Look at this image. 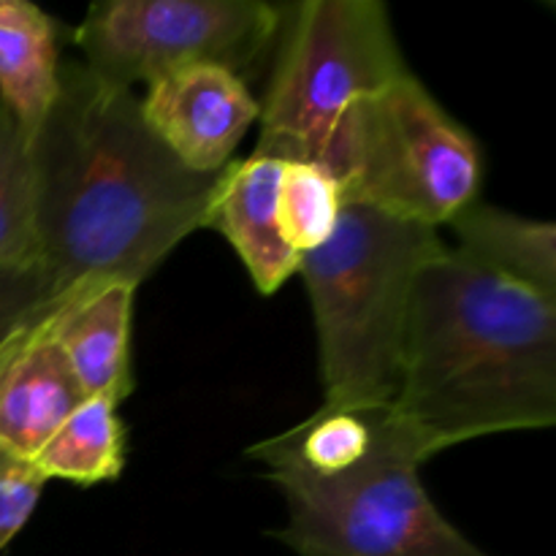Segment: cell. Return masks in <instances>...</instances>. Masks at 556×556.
<instances>
[{
  "mask_svg": "<svg viewBox=\"0 0 556 556\" xmlns=\"http://www.w3.org/2000/svg\"><path fill=\"white\" fill-rule=\"evenodd\" d=\"M286 11L291 20L253 155L320 163L351 103L410 71L378 0H307Z\"/></svg>",
  "mask_w": 556,
  "mask_h": 556,
  "instance_id": "8992f818",
  "label": "cell"
},
{
  "mask_svg": "<svg viewBox=\"0 0 556 556\" xmlns=\"http://www.w3.org/2000/svg\"><path fill=\"white\" fill-rule=\"evenodd\" d=\"M282 9L258 0H106L76 30L85 68L101 85L130 90L195 65L250 68L275 33Z\"/></svg>",
  "mask_w": 556,
  "mask_h": 556,
  "instance_id": "52a82bcc",
  "label": "cell"
},
{
  "mask_svg": "<svg viewBox=\"0 0 556 556\" xmlns=\"http://www.w3.org/2000/svg\"><path fill=\"white\" fill-rule=\"evenodd\" d=\"M139 106L157 141L204 177L231 163V152L261 112L242 76L220 65H195L152 81Z\"/></svg>",
  "mask_w": 556,
  "mask_h": 556,
  "instance_id": "ba28073f",
  "label": "cell"
},
{
  "mask_svg": "<svg viewBox=\"0 0 556 556\" xmlns=\"http://www.w3.org/2000/svg\"><path fill=\"white\" fill-rule=\"evenodd\" d=\"M282 492L277 532L299 556H492L424 492L432 454L394 405L331 407L250 448Z\"/></svg>",
  "mask_w": 556,
  "mask_h": 556,
  "instance_id": "3957f363",
  "label": "cell"
},
{
  "mask_svg": "<svg viewBox=\"0 0 556 556\" xmlns=\"http://www.w3.org/2000/svg\"><path fill=\"white\" fill-rule=\"evenodd\" d=\"M114 402L87 396L36 454L38 470L49 478L96 486L114 481L125 467V434Z\"/></svg>",
  "mask_w": 556,
  "mask_h": 556,
  "instance_id": "5bb4252c",
  "label": "cell"
},
{
  "mask_svg": "<svg viewBox=\"0 0 556 556\" xmlns=\"http://www.w3.org/2000/svg\"><path fill=\"white\" fill-rule=\"evenodd\" d=\"M47 302V275L38 261L22 266H0V362L22 334L43 324Z\"/></svg>",
  "mask_w": 556,
  "mask_h": 556,
  "instance_id": "e0dca14e",
  "label": "cell"
},
{
  "mask_svg": "<svg viewBox=\"0 0 556 556\" xmlns=\"http://www.w3.org/2000/svg\"><path fill=\"white\" fill-rule=\"evenodd\" d=\"M320 166L342 204L438 228L478 201L483 152L413 74L351 103Z\"/></svg>",
  "mask_w": 556,
  "mask_h": 556,
  "instance_id": "5b68a950",
  "label": "cell"
},
{
  "mask_svg": "<svg viewBox=\"0 0 556 556\" xmlns=\"http://www.w3.org/2000/svg\"><path fill=\"white\" fill-rule=\"evenodd\" d=\"M136 288L114 282L63 304L43 329L68 358L87 396L123 402L130 378V315Z\"/></svg>",
  "mask_w": 556,
  "mask_h": 556,
  "instance_id": "8fae6325",
  "label": "cell"
},
{
  "mask_svg": "<svg viewBox=\"0 0 556 556\" xmlns=\"http://www.w3.org/2000/svg\"><path fill=\"white\" fill-rule=\"evenodd\" d=\"M394 413L438 456L556 424V302L445 248L418 271Z\"/></svg>",
  "mask_w": 556,
  "mask_h": 556,
  "instance_id": "7a4b0ae2",
  "label": "cell"
},
{
  "mask_svg": "<svg viewBox=\"0 0 556 556\" xmlns=\"http://www.w3.org/2000/svg\"><path fill=\"white\" fill-rule=\"evenodd\" d=\"M282 161L253 155L228 163L217 177L206 226L217 228L242 258L261 293L280 291L299 271L302 255L288 248L277 223Z\"/></svg>",
  "mask_w": 556,
  "mask_h": 556,
  "instance_id": "30bf717a",
  "label": "cell"
},
{
  "mask_svg": "<svg viewBox=\"0 0 556 556\" xmlns=\"http://www.w3.org/2000/svg\"><path fill=\"white\" fill-rule=\"evenodd\" d=\"M58 22L25 0H0V103L27 139L60 92Z\"/></svg>",
  "mask_w": 556,
  "mask_h": 556,
  "instance_id": "7c38bea8",
  "label": "cell"
},
{
  "mask_svg": "<svg viewBox=\"0 0 556 556\" xmlns=\"http://www.w3.org/2000/svg\"><path fill=\"white\" fill-rule=\"evenodd\" d=\"M47 476L27 456L0 445V552L36 510Z\"/></svg>",
  "mask_w": 556,
  "mask_h": 556,
  "instance_id": "ac0fdd59",
  "label": "cell"
},
{
  "mask_svg": "<svg viewBox=\"0 0 556 556\" xmlns=\"http://www.w3.org/2000/svg\"><path fill=\"white\" fill-rule=\"evenodd\" d=\"M445 250L438 228L345 204L329 242L299 261L331 407L391 405L418 271Z\"/></svg>",
  "mask_w": 556,
  "mask_h": 556,
  "instance_id": "277c9868",
  "label": "cell"
},
{
  "mask_svg": "<svg viewBox=\"0 0 556 556\" xmlns=\"http://www.w3.org/2000/svg\"><path fill=\"white\" fill-rule=\"evenodd\" d=\"M36 261V172L30 139L0 103V266Z\"/></svg>",
  "mask_w": 556,
  "mask_h": 556,
  "instance_id": "9a60e30c",
  "label": "cell"
},
{
  "mask_svg": "<svg viewBox=\"0 0 556 556\" xmlns=\"http://www.w3.org/2000/svg\"><path fill=\"white\" fill-rule=\"evenodd\" d=\"M340 182L320 163H282L277 188V223L288 248L299 255L329 242L342 212Z\"/></svg>",
  "mask_w": 556,
  "mask_h": 556,
  "instance_id": "2e32d148",
  "label": "cell"
},
{
  "mask_svg": "<svg viewBox=\"0 0 556 556\" xmlns=\"http://www.w3.org/2000/svg\"><path fill=\"white\" fill-rule=\"evenodd\" d=\"M85 400L68 358L47 329L27 331L0 362V445L36 459Z\"/></svg>",
  "mask_w": 556,
  "mask_h": 556,
  "instance_id": "9c48e42d",
  "label": "cell"
},
{
  "mask_svg": "<svg viewBox=\"0 0 556 556\" xmlns=\"http://www.w3.org/2000/svg\"><path fill=\"white\" fill-rule=\"evenodd\" d=\"M43 320L103 286L139 288L190 233L206 228L217 177L185 168L157 141L130 90L85 65H60V92L30 141Z\"/></svg>",
  "mask_w": 556,
  "mask_h": 556,
  "instance_id": "6da1fadb",
  "label": "cell"
},
{
  "mask_svg": "<svg viewBox=\"0 0 556 556\" xmlns=\"http://www.w3.org/2000/svg\"><path fill=\"white\" fill-rule=\"evenodd\" d=\"M456 253L483 269L556 302V228L548 220L470 204L451 220Z\"/></svg>",
  "mask_w": 556,
  "mask_h": 556,
  "instance_id": "4fadbf2b",
  "label": "cell"
}]
</instances>
